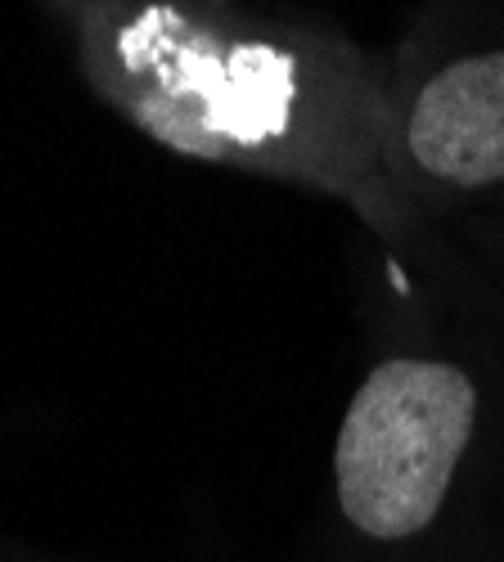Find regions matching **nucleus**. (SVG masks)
Here are the masks:
<instances>
[{
	"label": "nucleus",
	"mask_w": 504,
	"mask_h": 562,
	"mask_svg": "<svg viewBox=\"0 0 504 562\" xmlns=\"http://www.w3.org/2000/svg\"><path fill=\"white\" fill-rule=\"evenodd\" d=\"M208 90V126L235 139H266L289 122L293 64L270 45H244L225 64L199 72Z\"/></svg>",
	"instance_id": "7ed1b4c3"
},
{
	"label": "nucleus",
	"mask_w": 504,
	"mask_h": 562,
	"mask_svg": "<svg viewBox=\"0 0 504 562\" xmlns=\"http://www.w3.org/2000/svg\"><path fill=\"white\" fill-rule=\"evenodd\" d=\"M410 154L437 180H504V50L441 68L410 113Z\"/></svg>",
	"instance_id": "f03ea898"
},
{
	"label": "nucleus",
	"mask_w": 504,
	"mask_h": 562,
	"mask_svg": "<svg viewBox=\"0 0 504 562\" xmlns=\"http://www.w3.org/2000/svg\"><path fill=\"white\" fill-rule=\"evenodd\" d=\"M478 392L455 364L383 360L347 405L334 473L347 522L374 540L424 531L473 437Z\"/></svg>",
	"instance_id": "f257e3e1"
}]
</instances>
